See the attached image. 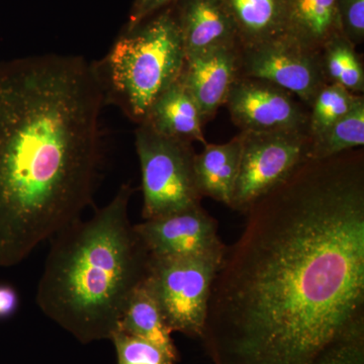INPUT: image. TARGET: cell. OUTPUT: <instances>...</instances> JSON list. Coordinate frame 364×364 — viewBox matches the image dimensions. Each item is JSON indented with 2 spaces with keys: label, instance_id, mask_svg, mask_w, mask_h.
<instances>
[{
  "label": "cell",
  "instance_id": "cell-1",
  "mask_svg": "<svg viewBox=\"0 0 364 364\" xmlns=\"http://www.w3.org/2000/svg\"><path fill=\"white\" fill-rule=\"evenodd\" d=\"M210 289L215 364H364V154L309 159L249 208Z\"/></svg>",
  "mask_w": 364,
  "mask_h": 364
},
{
  "label": "cell",
  "instance_id": "cell-2",
  "mask_svg": "<svg viewBox=\"0 0 364 364\" xmlns=\"http://www.w3.org/2000/svg\"><path fill=\"white\" fill-rule=\"evenodd\" d=\"M105 104L83 57L0 61V267L20 264L92 203Z\"/></svg>",
  "mask_w": 364,
  "mask_h": 364
},
{
  "label": "cell",
  "instance_id": "cell-3",
  "mask_svg": "<svg viewBox=\"0 0 364 364\" xmlns=\"http://www.w3.org/2000/svg\"><path fill=\"white\" fill-rule=\"evenodd\" d=\"M133 193L123 184L90 219L72 223L51 239L36 301L82 344L111 339L147 277L150 254L129 219Z\"/></svg>",
  "mask_w": 364,
  "mask_h": 364
},
{
  "label": "cell",
  "instance_id": "cell-4",
  "mask_svg": "<svg viewBox=\"0 0 364 364\" xmlns=\"http://www.w3.org/2000/svg\"><path fill=\"white\" fill-rule=\"evenodd\" d=\"M184 61L186 50L171 4L124 30L95 67L105 104L117 105L140 124L153 102L178 80Z\"/></svg>",
  "mask_w": 364,
  "mask_h": 364
},
{
  "label": "cell",
  "instance_id": "cell-5",
  "mask_svg": "<svg viewBox=\"0 0 364 364\" xmlns=\"http://www.w3.org/2000/svg\"><path fill=\"white\" fill-rule=\"evenodd\" d=\"M135 145L142 173L144 220L156 219L200 205L191 142L157 133L140 124Z\"/></svg>",
  "mask_w": 364,
  "mask_h": 364
},
{
  "label": "cell",
  "instance_id": "cell-6",
  "mask_svg": "<svg viewBox=\"0 0 364 364\" xmlns=\"http://www.w3.org/2000/svg\"><path fill=\"white\" fill-rule=\"evenodd\" d=\"M224 254L150 256L146 282L172 333L202 338L210 289Z\"/></svg>",
  "mask_w": 364,
  "mask_h": 364
},
{
  "label": "cell",
  "instance_id": "cell-7",
  "mask_svg": "<svg viewBox=\"0 0 364 364\" xmlns=\"http://www.w3.org/2000/svg\"><path fill=\"white\" fill-rule=\"evenodd\" d=\"M240 166L229 208L246 214L310 159L308 130L241 132Z\"/></svg>",
  "mask_w": 364,
  "mask_h": 364
},
{
  "label": "cell",
  "instance_id": "cell-8",
  "mask_svg": "<svg viewBox=\"0 0 364 364\" xmlns=\"http://www.w3.org/2000/svg\"><path fill=\"white\" fill-rule=\"evenodd\" d=\"M239 76L267 81L289 91L310 107L326 79L320 52L306 48L289 36L240 47Z\"/></svg>",
  "mask_w": 364,
  "mask_h": 364
},
{
  "label": "cell",
  "instance_id": "cell-9",
  "mask_svg": "<svg viewBox=\"0 0 364 364\" xmlns=\"http://www.w3.org/2000/svg\"><path fill=\"white\" fill-rule=\"evenodd\" d=\"M226 105L241 132L308 130V107L289 91L261 79L239 76Z\"/></svg>",
  "mask_w": 364,
  "mask_h": 364
},
{
  "label": "cell",
  "instance_id": "cell-10",
  "mask_svg": "<svg viewBox=\"0 0 364 364\" xmlns=\"http://www.w3.org/2000/svg\"><path fill=\"white\" fill-rule=\"evenodd\" d=\"M150 256L176 258L224 254L217 220L202 205L134 225Z\"/></svg>",
  "mask_w": 364,
  "mask_h": 364
},
{
  "label": "cell",
  "instance_id": "cell-11",
  "mask_svg": "<svg viewBox=\"0 0 364 364\" xmlns=\"http://www.w3.org/2000/svg\"><path fill=\"white\" fill-rule=\"evenodd\" d=\"M239 73L240 46H232L186 56L179 81L196 100L207 123L226 105Z\"/></svg>",
  "mask_w": 364,
  "mask_h": 364
},
{
  "label": "cell",
  "instance_id": "cell-12",
  "mask_svg": "<svg viewBox=\"0 0 364 364\" xmlns=\"http://www.w3.org/2000/svg\"><path fill=\"white\" fill-rule=\"evenodd\" d=\"M186 57L221 47L240 46L224 0H177L173 4Z\"/></svg>",
  "mask_w": 364,
  "mask_h": 364
},
{
  "label": "cell",
  "instance_id": "cell-13",
  "mask_svg": "<svg viewBox=\"0 0 364 364\" xmlns=\"http://www.w3.org/2000/svg\"><path fill=\"white\" fill-rule=\"evenodd\" d=\"M170 138L205 144L202 112L191 93L176 81L151 105L143 123Z\"/></svg>",
  "mask_w": 364,
  "mask_h": 364
},
{
  "label": "cell",
  "instance_id": "cell-14",
  "mask_svg": "<svg viewBox=\"0 0 364 364\" xmlns=\"http://www.w3.org/2000/svg\"><path fill=\"white\" fill-rule=\"evenodd\" d=\"M242 139L235 136L224 144H205L196 155V183L200 195L229 207L240 166Z\"/></svg>",
  "mask_w": 364,
  "mask_h": 364
},
{
  "label": "cell",
  "instance_id": "cell-15",
  "mask_svg": "<svg viewBox=\"0 0 364 364\" xmlns=\"http://www.w3.org/2000/svg\"><path fill=\"white\" fill-rule=\"evenodd\" d=\"M338 0H284L287 35L320 52L333 36L341 33Z\"/></svg>",
  "mask_w": 364,
  "mask_h": 364
},
{
  "label": "cell",
  "instance_id": "cell-16",
  "mask_svg": "<svg viewBox=\"0 0 364 364\" xmlns=\"http://www.w3.org/2000/svg\"><path fill=\"white\" fill-rule=\"evenodd\" d=\"M231 14L240 47L287 35L284 0H224Z\"/></svg>",
  "mask_w": 364,
  "mask_h": 364
},
{
  "label": "cell",
  "instance_id": "cell-17",
  "mask_svg": "<svg viewBox=\"0 0 364 364\" xmlns=\"http://www.w3.org/2000/svg\"><path fill=\"white\" fill-rule=\"evenodd\" d=\"M156 345L179 361V353L156 299L144 279L131 296L117 329Z\"/></svg>",
  "mask_w": 364,
  "mask_h": 364
},
{
  "label": "cell",
  "instance_id": "cell-18",
  "mask_svg": "<svg viewBox=\"0 0 364 364\" xmlns=\"http://www.w3.org/2000/svg\"><path fill=\"white\" fill-rule=\"evenodd\" d=\"M321 66L326 82L341 86L354 95H363L364 69L355 46L337 33L320 50Z\"/></svg>",
  "mask_w": 364,
  "mask_h": 364
},
{
  "label": "cell",
  "instance_id": "cell-19",
  "mask_svg": "<svg viewBox=\"0 0 364 364\" xmlns=\"http://www.w3.org/2000/svg\"><path fill=\"white\" fill-rule=\"evenodd\" d=\"M364 145V97L324 135L313 141L310 159H326Z\"/></svg>",
  "mask_w": 364,
  "mask_h": 364
},
{
  "label": "cell",
  "instance_id": "cell-20",
  "mask_svg": "<svg viewBox=\"0 0 364 364\" xmlns=\"http://www.w3.org/2000/svg\"><path fill=\"white\" fill-rule=\"evenodd\" d=\"M360 97L334 83H325L309 107L308 132L313 141L346 116Z\"/></svg>",
  "mask_w": 364,
  "mask_h": 364
},
{
  "label": "cell",
  "instance_id": "cell-21",
  "mask_svg": "<svg viewBox=\"0 0 364 364\" xmlns=\"http://www.w3.org/2000/svg\"><path fill=\"white\" fill-rule=\"evenodd\" d=\"M111 341L117 352V364H177L178 360L171 358L156 345L146 340L117 330Z\"/></svg>",
  "mask_w": 364,
  "mask_h": 364
},
{
  "label": "cell",
  "instance_id": "cell-22",
  "mask_svg": "<svg viewBox=\"0 0 364 364\" xmlns=\"http://www.w3.org/2000/svg\"><path fill=\"white\" fill-rule=\"evenodd\" d=\"M340 31L354 46L364 40V0H338Z\"/></svg>",
  "mask_w": 364,
  "mask_h": 364
},
{
  "label": "cell",
  "instance_id": "cell-23",
  "mask_svg": "<svg viewBox=\"0 0 364 364\" xmlns=\"http://www.w3.org/2000/svg\"><path fill=\"white\" fill-rule=\"evenodd\" d=\"M177 0H134L124 30H130Z\"/></svg>",
  "mask_w": 364,
  "mask_h": 364
},
{
  "label": "cell",
  "instance_id": "cell-24",
  "mask_svg": "<svg viewBox=\"0 0 364 364\" xmlns=\"http://www.w3.org/2000/svg\"><path fill=\"white\" fill-rule=\"evenodd\" d=\"M18 294L9 284H0V320L11 317L18 308Z\"/></svg>",
  "mask_w": 364,
  "mask_h": 364
}]
</instances>
